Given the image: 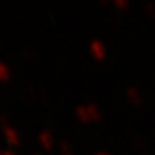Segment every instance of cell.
I'll list each match as a JSON object with an SVG mask.
<instances>
[{"label":"cell","instance_id":"6","mask_svg":"<svg viewBox=\"0 0 155 155\" xmlns=\"http://www.w3.org/2000/svg\"><path fill=\"white\" fill-rule=\"evenodd\" d=\"M10 79H11V70L3 61H0V82L5 83Z\"/></svg>","mask_w":155,"mask_h":155},{"label":"cell","instance_id":"12","mask_svg":"<svg viewBox=\"0 0 155 155\" xmlns=\"http://www.w3.org/2000/svg\"><path fill=\"white\" fill-rule=\"evenodd\" d=\"M95 155H109V154H107V153H97Z\"/></svg>","mask_w":155,"mask_h":155},{"label":"cell","instance_id":"8","mask_svg":"<svg viewBox=\"0 0 155 155\" xmlns=\"http://www.w3.org/2000/svg\"><path fill=\"white\" fill-rule=\"evenodd\" d=\"M112 2L118 10H127L129 5V0H112Z\"/></svg>","mask_w":155,"mask_h":155},{"label":"cell","instance_id":"4","mask_svg":"<svg viewBox=\"0 0 155 155\" xmlns=\"http://www.w3.org/2000/svg\"><path fill=\"white\" fill-rule=\"evenodd\" d=\"M38 143L45 151H52L54 146V137L49 131H42L38 135Z\"/></svg>","mask_w":155,"mask_h":155},{"label":"cell","instance_id":"1","mask_svg":"<svg viewBox=\"0 0 155 155\" xmlns=\"http://www.w3.org/2000/svg\"><path fill=\"white\" fill-rule=\"evenodd\" d=\"M75 116L82 123H95L102 117L97 105H79L75 109Z\"/></svg>","mask_w":155,"mask_h":155},{"label":"cell","instance_id":"9","mask_svg":"<svg viewBox=\"0 0 155 155\" xmlns=\"http://www.w3.org/2000/svg\"><path fill=\"white\" fill-rule=\"evenodd\" d=\"M146 12H147V15L150 16V18H155V4L150 3V4L146 7Z\"/></svg>","mask_w":155,"mask_h":155},{"label":"cell","instance_id":"5","mask_svg":"<svg viewBox=\"0 0 155 155\" xmlns=\"http://www.w3.org/2000/svg\"><path fill=\"white\" fill-rule=\"evenodd\" d=\"M127 98H128V101L131 102L132 105H135V106H139V105L142 104V94H140L139 90H136V88H129V90L127 91Z\"/></svg>","mask_w":155,"mask_h":155},{"label":"cell","instance_id":"13","mask_svg":"<svg viewBox=\"0 0 155 155\" xmlns=\"http://www.w3.org/2000/svg\"><path fill=\"white\" fill-rule=\"evenodd\" d=\"M0 155H4V151H2V150H0Z\"/></svg>","mask_w":155,"mask_h":155},{"label":"cell","instance_id":"7","mask_svg":"<svg viewBox=\"0 0 155 155\" xmlns=\"http://www.w3.org/2000/svg\"><path fill=\"white\" fill-rule=\"evenodd\" d=\"M60 153H61V155H74L72 146L68 142H63L60 144Z\"/></svg>","mask_w":155,"mask_h":155},{"label":"cell","instance_id":"3","mask_svg":"<svg viewBox=\"0 0 155 155\" xmlns=\"http://www.w3.org/2000/svg\"><path fill=\"white\" fill-rule=\"evenodd\" d=\"M2 128H3V135H4L5 142L10 146H12V147H18L21 144V136H19L18 131L15 128H12L10 124L2 127Z\"/></svg>","mask_w":155,"mask_h":155},{"label":"cell","instance_id":"11","mask_svg":"<svg viewBox=\"0 0 155 155\" xmlns=\"http://www.w3.org/2000/svg\"><path fill=\"white\" fill-rule=\"evenodd\" d=\"M99 2H101L102 4H107V2H109V0H99Z\"/></svg>","mask_w":155,"mask_h":155},{"label":"cell","instance_id":"2","mask_svg":"<svg viewBox=\"0 0 155 155\" xmlns=\"http://www.w3.org/2000/svg\"><path fill=\"white\" fill-rule=\"evenodd\" d=\"M90 54L94 60H97V61H104L105 57H106V46H105V44L99 40L91 41Z\"/></svg>","mask_w":155,"mask_h":155},{"label":"cell","instance_id":"10","mask_svg":"<svg viewBox=\"0 0 155 155\" xmlns=\"http://www.w3.org/2000/svg\"><path fill=\"white\" fill-rule=\"evenodd\" d=\"M4 155H15V153H12V151L7 150V151H4Z\"/></svg>","mask_w":155,"mask_h":155}]
</instances>
